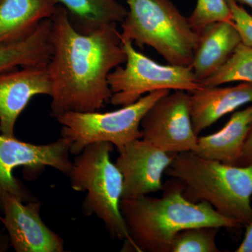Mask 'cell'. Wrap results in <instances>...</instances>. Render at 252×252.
<instances>
[{
    "label": "cell",
    "instance_id": "obj_4",
    "mask_svg": "<svg viewBox=\"0 0 252 252\" xmlns=\"http://www.w3.org/2000/svg\"><path fill=\"white\" fill-rule=\"evenodd\" d=\"M122 40L150 46L169 64L190 67L199 34L171 0H126Z\"/></svg>",
    "mask_w": 252,
    "mask_h": 252
},
{
    "label": "cell",
    "instance_id": "obj_22",
    "mask_svg": "<svg viewBox=\"0 0 252 252\" xmlns=\"http://www.w3.org/2000/svg\"><path fill=\"white\" fill-rule=\"evenodd\" d=\"M232 14V21L243 44L252 47V16L235 0H226Z\"/></svg>",
    "mask_w": 252,
    "mask_h": 252
},
{
    "label": "cell",
    "instance_id": "obj_24",
    "mask_svg": "<svg viewBox=\"0 0 252 252\" xmlns=\"http://www.w3.org/2000/svg\"><path fill=\"white\" fill-rule=\"evenodd\" d=\"M235 1H239V2L242 3V4L248 5L252 9V0H235Z\"/></svg>",
    "mask_w": 252,
    "mask_h": 252
},
{
    "label": "cell",
    "instance_id": "obj_9",
    "mask_svg": "<svg viewBox=\"0 0 252 252\" xmlns=\"http://www.w3.org/2000/svg\"><path fill=\"white\" fill-rule=\"evenodd\" d=\"M142 140L170 153L194 152L198 136L194 131L189 94L174 91L158 99L141 122Z\"/></svg>",
    "mask_w": 252,
    "mask_h": 252
},
{
    "label": "cell",
    "instance_id": "obj_20",
    "mask_svg": "<svg viewBox=\"0 0 252 252\" xmlns=\"http://www.w3.org/2000/svg\"><path fill=\"white\" fill-rule=\"evenodd\" d=\"M220 228L200 226L179 232L172 245L171 252H219L216 243Z\"/></svg>",
    "mask_w": 252,
    "mask_h": 252
},
{
    "label": "cell",
    "instance_id": "obj_3",
    "mask_svg": "<svg viewBox=\"0 0 252 252\" xmlns=\"http://www.w3.org/2000/svg\"><path fill=\"white\" fill-rule=\"evenodd\" d=\"M165 174L183 184L190 201L207 202L242 226L251 221L252 165H228L185 152L176 154Z\"/></svg>",
    "mask_w": 252,
    "mask_h": 252
},
{
    "label": "cell",
    "instance_id": "obj_7",
    "mask_svg": "<svg viewBox=\"0 0 252 252\" xmlns=\"http://www.w3.org/2000/svg\"><path fill=\"white\" fill-rule=\"evenodd\" d=\"M126 55L124 67L119 66L108 76L113 105L134 103L144 94L158 90L185 91L203 87L190 67L159 64L139 52L130 41L122 40Z\"/></svg>",
    "mask_w": 252,
    "mask_h": 252
},
{
    "label": "cell",
    "instance_id": "obj_12",
    "mask_svg": "<svg viewBox=\"0 0 252 252\" xmlns=\"http://www.w3.org/2000/svg\"><path fill=\"white\" fill-rule=\"evenodd\" d=\"M52 81L48 64L0 73V133L15 137L18 118L38 94L51 96Z\"/></svg>",
    "mask_w": 252,
    "mask_h": 252
},
{
    "label": "cell",
    "instance_id": "obj_5",
    "mask_svg": "<svg viewBox=\"0 0 252 252\" xmlns=\"http://www.w3.org/2000/svg\"><path fill=\"white\" fill-rule=\"evenodd\" d=\"M113 150L114 144L109 142L87 146L74 159L69 177L73 190L87 191L82 205L84 215H95L113 238L127 243L128 230L120 209L124 177L111 161Z\"/></svg>",
    "mask_w": 252,
    "mask_h": 252
},
{
    "label": "cell",
    "instance_id": "obj_21",
    "mask_svg": "<svg viewBox=\"0 0 252 252\" xmlns=\"http://www.w3.org/2000/svg\"><path fill=\"white\" fill-rule=\"evenodd\" d=\"M188 20L190 26L198 32L211 23L232 21V14L226 0H197Z\"/></svg>",
    "mask_w": 252,
    "mask_h": 252
},
{
    "label": "cell",
    "instance_id": "obj_13",
    "mask_svg": "<svg viewBox=\"0 0 252 252\" xmlns=\"http://www.w3.org/2000/svg\"><path fill=\"white\" fill-rule=\"evenodd\" d=\"M189 108L197 135L230 113L252 103V84L203 86L189 92Z\"/></svg>",
    "mask_w": 252,
    "mask_h": 252
},
{
    "label": "cell",
    "instance_id": "obj_23",
    "mask_svg": "<svg viewBox=\"0 0 252 252\" xmlns=\"http://www.w3.org/2000/svg\"><path fill=\"white\" fill-rule=\"evenodd\" d=\"M246 232L243 242L236 249V252H252V218L251 221L246 225Z\"/></svg>",
    "mask_w": 252,
    "mask_h": 252
},
{
    "label": "cell",
    "instance_id": "obj_16",
    "mask_svg": "<svg viewBox=\"0 0 252 252\" xmlns=\"http://www.w3.org/2000/svg\"><path fill=\"white\" fill-rule=\"evenodd\" d=\"M252 125V105L234 113L220 130L198 137L193 152L209 160L236 165Z\"/></svg>",
    "mask_w": 252,
    "mask_h": 252
},
{
    "label": "cell",
    "instance_id": "obj_15",
    "mask_svg": "<svg viewBox=\"0 0 252 252\" xmlns=\"http://www.w3.org/2000/svg\"><path fill=\"white\" fill-rule=\"evenodd\" d=\"M59 5L56 0H0V45L31 34Z\"/></svg>",
    "mask_w": 252,
    "mask_h": 252
},
{
    "label": "cell",
    "instance_id": "obj_14",
    "mask_svg": "<svg viewBox=\"0 0 252 252\" xmlns=\"http://www.w3.org/2000/svg\"><path fill=\"white\" fill-rule=\"evenodd\" d=\"M198 34L190 68L201 84L224 64L242 41L232 21L207 25Z\"/></svg>",
    "mask_w": 252,
    "mask_h": 252
},
{
    "label": "cell",
    "instance_id": "obj_17",
    "mask_svg": "<svg viewBox=\"0 0 252 252\" xmlns=\"http://www.w3.org/2000/svg\"><path fill=\"white\" fill-rule=\"evenodd\" d=\"M51 18L43 21L21 40L0 45V73L18 67L48 64L51 53Z\"/></svg>",
    "mask_w": 252,
    "mask_h": 252
},
{
    "label": "cell",
    "instance_id": "obj_25",
    "mask_svg": "<svg viewBox=\"0 0 252 252\" xmlns=\"http://www.w3.org/2000/svg\"><path fill=\"white\" fill-rule=\"evenodd\" d=\"M1 217H0V221H1Z\"/></svg>",
    "mask_w": 252,
    "mask_h": 252
},
{
    "label": "cell",
    "instance_id": "obj_10",
    "mask_svg": "<svg viewBox=\"0 0 252 252\" xmlns=\"http://www.w3.org/2000/svg\"><path fill=\"white\" fill-rule=\"evenodd\" d=\"M116 165L124 177L123 198H135L162 190V178L176 154L137 139L118 147Z\"/></svg>",
    "mask_w": 252,
    "mask_h": 252
},
{
    "label": "cell",
    "instance_id": "obj_11",
    "mask_svg": "<svg viewBox=\"0 0 252 252\" xmlns=\"http://www.w3.org/2000/svg\"><path fill=\"white\" fill-rule=\"evenodd\" d=\"M4 217L1 221L16 252H63L64 240L43 222L41 204L36 200L25 203L6 193L1 199Z\"/></svg>",
    "mask_w": 252,
    "mask_h": 252
},
{
    "label": "cell",
    "instance_id": "obj_19",
    "mask_svg": "<svg viewBox=\"0 0 252 252\" xmlns=\"http://www.w3.org/2000/svg\"><path fill=\"white\" fill-rule=\"evenodd\" d=\"M233 82L252 84V47L243 43L239 44L224 64L201 81V84L215 86Z\"/></svg>",
    "mask_w": 252,
    "mask_h": 252
},
{
    "label": "cell",
    "instance_id": "obj_2",
    "mask_svg": "<svg viewBox=\"0 0 252 252\" xmlns=\"http://www.w3.org/2000/svg\"><path fill=\"white\" fill-rule=\"evenodd\" d=\"M173 179L163 186L160 198L145 195L121 200V212L130 238L125 243L127 250L171 252L174 238L181 230L200 226L242 227L207 202L193 203L186 198L183 184Z\"/></svg>",
    "mask_w": 252,
    "mask_h": 252
},
{
    "label": "cell",
    "instance_id": "obj_1",
    "mask_svg": "<svg viewBox=\"0 0 252 252\" xmlns=\"http://www.w3.org/2000/svg\"><path fill=\"white\" fill-rule=\"evenodd\" d=\"M51 21L52 53L48 63L53 85L51 117L97 112L112 95L109 74L126 61L117 23L83 34L60 5Z\"/></svg>",
    "mask_w": 252,
    "mask_h": 252
},
{
    "label": "cell",
    "instance_id": "obj_6",
    "mask_svg": "<svg viewBox=\"0 0 252 252\" xmlns=\"http://www.w3.org/2000/svg\"><path fill=\"white\" fill-rule=\"evenodd\" d=\"M170 92L154 91L113 112L64 113L56 118L62 125L61 137L69 141V152L76 156L96 142H109L118 148L141 139L140 127L144 114L158 99Z\"/></svg>",
    "mask_w": 252,
    "mask_h": 252
},
{
    "label": "cell",
    "instance_id": "obj_18",
    "mask_svg": "<svg viewBox=\"0 0 252 252\" xmlns=\"http://www.w3.org/2000/svg\"><path fill=\"white\" fill-rule=\"evenodd\" d=\"M67 10L73 26L89 34L112 23H121L127 14L117 0H56Z\"/></svg>",
    "mask_w": 252,
    "mask_h": 252
},
{
    "label": "cell",
    "instance_id": "obj_8",
    "mask_svg": "<svg viewBox=\"0 0 252 252\" xmlns=\"http://www.w3.org/2000/svg\"><path fill=\"white\" fill-rule=\"evenodd\" d=\"M70 144L61 137L52 143L33 144L0 133V207L6 193L16 195L25 203L36 200L29 190L15 178L13 171L24 167L28 173L51 167L69 176L72 167L69 160Z\"/></svg>",
    "mask_w": 252,
    "mask_h": 252
}]
</instances>
